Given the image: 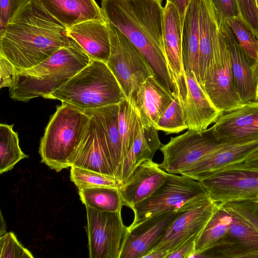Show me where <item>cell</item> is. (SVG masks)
Returning a JSON list of instances; mask_svg holds the SVG:
<instances>
[{
    "mask_svg": "<svg viewBox=\"0 0 258 258\" xmlns=\"http://www.w3.org/2000/svg\"><path fill=\"white\" fill-rule=\"evenodd\" d=\"M1 229H0V234L1 236H2L5 234H6L7 232H6V226L5 225V221L3 220L2 214L1 213Z\"/></svg>",
    "mask_w": 258,
    "mask_h": 258,
    "instance_id": "46",
    "label": "cell"
},
{
    "mask_svg": "<svg viewBox=\"0 0 258 258\" xmlns=\"http://www.w3.org/2000/svg\"><path fill=\"white\" fill-rule=\"evenodd\" d=\"M175 97L155 75L148 77L141 86L134 100L143 126L155 127Z\"/></svg>",
    "mask_w": 258,
    "mask_h": 258,
    "instance_id": "23",
    "label": "cell"
},
{
    "mask_svg": "<svg viewBox=\"0 0 258 258\" xmlns=\"http://www.w3.org/2000/svg\"><path fill=\"white\" fill-rule=\"evenodd\" d=\"M232 221L231 213L221 206L213 215L198 238L194 253L195 256L216 246L228 232Z\"/></svg>",
    "mask_w": 258,
    "mask_h": 258,
    "instance_id": "30",
    "label": "cell"
},
{
    "mask_svg": "<svg viewBox=\"0 0 258 258\" xmlns=\"http://www.w3.org/2000/svg\"><path fill=\"white\" fill-rule=\"evenodd\" d=\"M72 40L67 28L38 0H24L0 32V55L21 71L38 65Z\"/></svg>",
    "mask_w": 258,
    "mask_h": 258,
    "instance_id": "1",
    "label": "cell"
},
{
    "mask_svg": "<svg viewBox=\"0 0 258 258\" xmlns=\"http://www.w3.org/2000/svg\"><path fill=\"white\" fill-rule=\"evenodd\" d=\"M168 174L152 159L143 162L118 188L123 205L133 210L159 188Z\"/></svg>",
    "mask_w": 258,
    "mask_h": 258,
    "instance_id": "19",
    "label": "cell"
},
{
    "mask_svg": "<svg viewBox=\"0 0 258 258\" xmlns=\"http://www.w3.org/2000/svg\"><path fill=\"white\" fill-rule=\"evenodd\" d=\"M67 32L91 59L107 62L110 55V42L105 19L80 23L67 28Z\"/></svg>",
    "mask_w": 258,
    "mask_h": 258,
    "instance_id": "22",
    "label": "cell"
},
{
    "mask_svg": "<svg viewBox=\"0 0 258 258\" xmlns=\"http://www.w3.org/2000/svg\"><path fill=\"white\" fill-rule=\"evenodd\" d=\"M203 89L213 105L222 113L236 109L244 104L234 87L230 53L220 29L212 69Z\"/></svg>",
    "mask_w": 258,
    "mask_h": 258,
    "instance_id": "12",
    "label": "cell"
},
{
    "mask_svg": "<svg viewBox=\"0 0 258 258\" xmlns=\"http://www.w3.org/2000/svg\"><path fill=\"white\" fill-rule=\"evenodd\" d=\"M158 131L154 126L143 125L123 163L119 180V186L129 178L143 162L153 159L155 152L162 145Z\"/></svg>",
    "mask_w": 258,
    "mask_h": 258,
    "instance_id": "28",
    "label": "cell"
},
{
    "mask_svg": "<svg viewBox=\"0 0 258 258\" xmlns=\"http://www.w3.org/2000/svg\"><path fill=\"white\" fill-rule=\"evenodd\" d=\"M118 104L86 110L102 129L110 155L115 176L119 182L121 172V144L118 127Z\"/></svg>",
    "mask_w": 258,
    "mask_h": 258,
    "instance_id": "26",
    "label": "cell"
},
{
    "mask_svg": "<svg viewBox=\"0 0 258 258\" xmlns=\"http://www.w3.org/2000/svg\"><path fill=\"white\" fill-rule=\"evenodd\" d=\"M228 144L218 141L211 127L203 131L188 129L161 145L159 149L163 160L159 166L168 173L180 174L205 156Z\"/></svg>",
    "mask_w": 258,
    "mask_h": 258,
    "instance_id": "8",
    "label": "cell"
},
{
    "mask_svg": "<svg viewBox=\"0 0 258 258\" xmlns=\"http://www.w3.org/2000/svg\"><path fill=\"white\" fill-rule=\"evenodd\" d=\"M257 153L258 140L229 143L205 156L180 174L200 181L227 167L243 163Z\"/></svg>",
    "mask_w": 258,
    "mask_h": 258,
    "instance_id": "17",
    "label": "cell"
},
{
    "mask_svg": "<svg viewBox=\"0 0 258 258\" xmlns=\"http://www.w3.org/2000/svg\"><path fill=\"white\" fill-rule=\"evenodd\" d=\"M67 29L90 20L104 19L95 0H38Z\"/></svg>",
    "mask_w": 258,
    "mask_h": 258,
    "instance_id": "25",
    "label": "cell"
},
{
    "mask_svg": "<svg viewBox=\"0 0 258 258\" xmlns=\"http://www.w3.org/2000/svg\"><path fill=\"white\" fill-rule=\"evenodd\" d=\"M104 18L141 51L160 82L173 94L163 40L162 0H101Z\"/></svg>",
    "mask_w": 258,
    "mask_h": 258,
    "instance_id": "2",
    "label": "cell"
},
{
    "mask_svg": "<svg viewBox=\"0 0 258 258\" xmlns=\"http://www.w3.org/2000/svg\"><path fill=\"white\" fill-rule=\"evenodd\" d=\"M13 125L0 124V174L12 169L17 163L28 157L21 150Z\"/></svg>",
    "mask_w": 258,
    "mask_h": 258,
    "instance_id": "32",
    "label": "cell"
},
{
    "mask_svg": "<svg viewBox=\"0 0 258 258\" xmlns=\"http://www.w3.org/2000/svg\"><path fill=\"white\" fill-rule=\"evenodd\" d=\"M239 18L258 39V7L255 0H236Z\"/></svg>",
    "mask_w": 258,
    "mask_h": 258,
    "instance_id": "37",
    "label": "cell"
},
{
    "mask_svg": "<svg viewBox=\"0 0 258 258\" xmlns=\"http://www.w3.org/2000/svg\"><path fill=\"white\" fill-rule=\"evenodd\" d=\"M256 3L257 7H258V0H255Z\"/></svg>",
    "mask_w": 258,
    "mask_h": 258,
    "instance_id": "48",
    "label": "cell"
},
{
    "mask_svg": "<svg viewBox=\"0 0 258 258\" xmlns=\"http://www.w3.org/2000/svg\"><path fill=\"white\" fill-rule=\"evenodd\" d=\"M199 236L195 235L190 237L169 252L166 258H190L195 252L196 242Z\"/></svg>",
    "mask_w": 258,
    "mask_h": 258,
    "instance_id": "41",
    "label": "cell"
},
{
    "mask_svg": "<svg viewBox=\"0 0 258 258\" xmlns=\"http://www.w3.org/2000/svg\"><path fill=\"white\" fill-rule=\"evenodd\" d=\"M239 45L252 62L258 58V39L246 27L239 17L225 20Z\"/></svg>",
    "mask_w": 258,
    "mask_h": 258,
    "instance_id": "35",
    "label": "cell"
},
{
    "mask_svg": "<svg viewBox=\"0 0 258 258\" xmlns=\"http://www.w3.org/2000/svg\"><path fill=\"white\" fill-rule=\"evenodd\" d=\"M110 42L106 63L127 99L135 100L142 84L154 72L141 51L116 28L107 22Z\"/></svg>",
    "mask_w": 258,
    "mask_h": 258,
    "instance_id": "7",
    "label": "cell"
},
{
    "mask_svg": "<svg viewBox=\"0 0 258 258\" xmlns=\"http://www.w3.org/2000/svg\"><path fill=\"white\" fill-rule=\"evenodd\" d=\"M167 253L159 251H150L144 258H166Z\"/></svg>",
    "mask_w": 258,
    "mask_h": 258,
    "instance_id": "45",
    "label": "cell"
},
{
    "mask_svg": "<svg viewBox=\"0 0 258 258\" xmlns=\"http://www.w3.org/2000/svg\"><path fill=\"white\" fill-rule=\"evenodd\" d=\"M191 0H166V3L173 4L178 12L182 28L184 18L187 8Z\"/></svg>",
    "mask_w": 258,
    "mask_h": 258,
    "instance_id": "43",
    "label": "cell"
},
{
    "mask_svg": "<svg viewBox=\"0 0 258 258\" xmlns=\"http://www.w3.org/2000/svg\"><path fill=\"white\" fill-rule=\"evenodd\" d=\"M1 258H33L32 253L18 241L12 232L0 236Z\"/></svg>",
    "mask_w": 258,
    "mask_h": 258,
    "instance_id": "36",
    "label": "cell"
},
{
    "mask_svg": "<svg viewBox=\"0 0 258 258\" xmlns=\"http://www.w3.org/2000/svg\"><path fill=\"white\" fill-rule=\"evenodd\" d=\"M155 128L166 135L177 134L188 129L183 105L175 97L159 119Z\"/></svg>",
    "mask_w": 258,
    "mask_h": 258,
    "instance_id": "34",
    "label": "cell"
},
{
    "mask_svg": "<svg viewBox=\"0 0 258 258\" xmlns=\"http://www.w3.org/2000/svg\"><path fill=\"white\" fill-rule=\"evenodd\" d=\"M220 205L258 198V167L242 164L227 167L200 181Z\"/></svg>",
    "mask_w": 258,
    "mask_h": 258,
    "instance_id": "9",
    "label": "cell"
},
{
    "mask_svg": "<svg viewBox=\"0 0 258 258\" xmlns=\"http://www.w3.org/2000/svg\"><path fill=\"white\" fill-rule=\"evenodd\" d=\"M163 40L173 94L183 105L186 93V77L182 53V26L177 10L171 3H166L164 7Z\"/></svg>",
    "mask_w": 258,
    "mask_h": 258,
    "instance_id": "13",
    "label": "cell"
},
{
    "mask_svg": "<svg viewBox=\"0 0 258 258\" xmlns=\"http://www.w3.org/2000/svg\"><path fill=\"white\" fill-rule=\"evenodd\" d=\"M230 53L235 90L244 103L258 101L256 88L253 79L252 62L239 45L225 20L217 21Z\"/></svg>",
    "mask_w": 258,
    "mask_h": 258,
    "instance_id": "21",
    "label": "cell"
},
{
    "mask_svg": "<svg viewBox=\"0 0 258 258\" xmlns=\"http://www.w3.org/2000/svg\"><path fill=\"white\" fill-rule=\"evenodd\" d=\"M80 200L85 206L106 212H121L124 206L118 188L94 187L79 190Z\"/></svg>",
    "mask_w": 258,
    "mask_h": 258,
    "instance_id": "31",
    "label": "cell"
},
{
    "mask_svg": "<svg viewBox=\"0 0 258 258\" xmlns=\"http://www.w3.org/2000/svg\"><path fill=\"white\" fill-rule=\"evenodd\" d=\"M220 206L209 195L179 210L162 237L150 251L168 254L193 236L200 235Z\"/></svg>",
    "mask_w": 258,
    "mask_h": 258,
    "instance_id": "11",
    "label": "cell"
},
{
    "mask_svg": "<svg viewBox=\"0 0 258 258\" xmlns=\"http://www.w3.org/2000/svg\"><path fill=\"white\" fill-rule=\"evenodd\" d=\"M90 118L84 110L61 102L41 139L39 153L41 162L56 172L71 167Z\"/></svg>",
    "mask_w": 258,
    "mask_h": 258,
    "instance_id": "5",
    "label": "cell"
},
{
    "mask_svg": "<svg viewBox=\"0 0 258 258\" xmlns=\"http://www.w3.org/2000/svg\"><path fill=\"white\" fill-rule=\"evenodd\" d=\"M229 211L232 221L225 236L216 246L196 258H258V230L236 214Z\"/></svg>",
    "mask_w": 258,
    "mask_h": 258,
    "instance_id": "15",
    "label": "cell"
},
{
    "mask_svg": "<svg viewBox=\"0 0 258 258\" xmlns=\"http://www.w3.org/2000/svg\"><path fill=\"white\" fill-rule=\"evenodd\" d=\"M44 98L58 100L85 111L118 104L126 98L106 63L91 59L66 84Z\"/></svg>",
    "mask_w": 258,
    "mask_h": 258,
    "instance_id": "4",
    "label": "cell"
},
{
    "mask_svg": "<svg viewBox=\"0 0 258 258\" xmlns=\"http://www.w3.org/2000/svg\"><path fill=\"white\" fill-rule=\"evenodd\" d=\"M24 0H0V32L3 31Z\"/></svg>",
    "mask_w": 258,
    "mask_h": 258,
    "instance_id": "40",
    "label": "cell"
},
{
    "mask_svg": "<svg viewBox=\"0 0 258 258\" xmlns=\"http://www.w3.org/2000/svg\"><path fill=\"white\" fill-rule=\"evenodd\" d=\"M222 143H242L258 140V101H250L223 113L211 127Z\"/></svg>",
    "mask_w": 258,
    "mask_h": 258,
    "instance_id": "14",
    "label": "cell"
},
{
    "mask_svg": "<svg viewBox=\"0 0 258 258\" xmlns=\"http://www.w3.org/2000/svg\"><path fill=\"white\" fill-rule=\"evenodd\" d=\"M223 206L258 230V205L252 201H244L232 202Z\"/></svg>",
    "mask_w": 258,
    "mask_h": 258,
    "instance_id": "38",
    "label": "cell"
},
{
    "mask_svg": "<svg viewBox=\"0 0 258 258\" xmlns=\"http://www.w3.org/2000/svg\"><path fill=\"white\" fill-rule=\"evenodd\" d=\"M217 21L239 17L236 0H211Z\"/></svg>",
    "mask_w": 258,
    "mask_h": 258,
    "instance_id": "39",
    "label": "cell"
},
{
    "mask_svg": "<svg viewBox=\"0 0 258 258\" xmlns=\"http://www.w3.org/2000/svg\"><path fill=\"white\" fill-rule=\"evenodd\" d=\"M14 66L5 57L0 55V88L12 86L15 75Z\"/></svg>",
    "mask_w": 258,
    "mask_h": 258,
    "instance_id": "42",
    "label": "cell"
},
{
    "mask_svg": "<svg viewBox=\"0 0 258 258\" xmlns=\"http://www.w3.org/2000/svg\"><path fill=\"white\" fill-rule=\"evenodd\" d=\"M209 196L199 181L184 175L169 173L164 183L151 196L133 209L131 230L159 214L189 207Z\"/></svg>",
    "mask_w": 258,
    "mask_h": 258,
    "instance_id": "6",
    "label": "cell"
},
{
    "mask_svg": "<svg viewBox=\"0 0 258 258\" xmlns=\"http://www.w3.org/2000/svg\"><path fill=\"white\" fill-rule=\"evenodd\" d=\"M89 116L87 129L71 167L90 170L116 179L104 134L93 117Z\"/></svg>",
    "mask_w": 258,
    "mask_h": 258,
    "instance_id": "16",
    "label": "cell"
},
{
    "mask_svg": "<svg viewBox=\"0 0 258 258\" xmlns=\"http://www.w3.org/2000/svg\"><path fill=\"white\" fill-rule=\"evenodd\" d=\"M253 79L256 88L258 96V58L253 61L251 65Z\"/></svg>",
    "mask_w": 258,
    "mask_h": 258,
    "instance_id": "44",
    "label": "cell"
},
{
    "mask_svg": "<svg viewBox=\"0 0 258 258\" xmlns=\"http://www.w3.org/2000/svg\"><path fill=\"white\" fill-rule=\"evenodd\" d=\"M177 213L170 211L159 214L128 230L119 258H144L162 237Z\"/></svg>",
    "mask_w": 258,
    "mask_h": 258,
    "instance_id": "18",
    "label": "cell"
},
{
    "mask_svg": "<svg viewBox=\"0 0 258 258\" xmlns=\"http://www.w3.org/2000/svg\"><path fill=\"white\" fill-rule=\"evenodd\" d=\"M252 202L258 205V198Z\"/></svg>",
    "mask_w": 258,
    "mask_h": 258,
    "instance_id": "47",
    "label": "cell"
},
{
    "mask_svg": "<svg viewBox=\"0 0 258 258\" xmlns=\"http://www.w3.org/2000/svg\"><path fill=\"white\" fill-rule=\"evenodd\" d=\"M118 127L121 144V171L123 163L143 127V124L134 100L125 98L118 103Z\"/></svg>",
    "mask_w": 258,
    "mask_h": 258,
    "instance_id": "29",
    "label": "cell"
},
{
    "mask_svg": "<svg viewBox=\"0 0 258 258\" xmlns=\"http://www.w3.org/2000/svg\"><path fill=\"white\" fill-rule=\"evenodd\" d=\"M70 179L79 190L94 187H119V183L115 178L75 166L71 167Z\"/></svg>",
    "mask_w": 258,
    "mask_h": 258,
    "instance_id": "33",
    "label": "cell"
},
{
    "mask_svg": "<svg viewBox=\"0 0 258 258\" xmlns=\"http://www.w3.org/2000/svg\"><path fill=\"white\" fill-rule=\"evenodd\" d=\"M219 28L211 0H200L199 67L203 88L209 75L217 49Z\"/></svg>",
    "mask_w": 258,
    "mask_h": 258,
    "instance_id": "24",
    "label": "cell"
},
{
    "mask_svg": "<svg viewBox=\"0 0 258 258\" xmlns=\"http://www.w3.org/2000/svg\"><path fill=\"white\" fill-rule=\"evenodd\" d=\"M86 208L89 257L119 258L128 232L121 212L101 211L88 206Z\"/></svg>",
    "mask_w": 258,
    "mask_h": 258,
    "instance_id": "10",
    "label": "cell"
},
{
    "mask_svg": "<svg viewBox=\"0 0 258 258\" xmlns=\"http://www.w3.org/2000/svg\"><path fill=\"white\" fill-rule=\"evenodd\" d=\"M91 59L73 39L47 59L30 69L17 71L10 97L14 100L28 102L38 97H45L66 84L85 67Z\"/></svg>",
    "mask_w": 258,
    "mask_h": 258,
    "instance_id": "3",
    "label": "cell"
},
{
    "mask_svg": "<svg viewBox=\"0 0 258 258\" xmlns=\"http://www.w3.org/2000/svg\"><path fill=\"white\" fill-rule=\"evenodd\" d=\"M185 74L186 93L183 107L186 123L188 130L203 131L214 123L223 113L212 103L194 73L187 71Z\"/></svg>",
    "mask_w": 258,
    "mask_h": 258,
    "instance_id": "20",
    "label": "cell"
},
{
    "mask_svg": "<svg viewBox=\"0 0 258 258\" xmlns=\"http://www.w3.org/2000/svg\"><path fill=\"white\" fill-rule=\"evenodd\" d=\"M200 0H191L182 28V53L185 72H193L200 85L199 67Z\"/></svg>",
    "mask_w": 258,
    "mask_h": 258,
    "instance_id": "27",
    "label": "cell"
}]
</instances>
